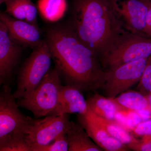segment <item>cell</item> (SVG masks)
I'll list each match as a JSON object with an SVG mask.
<instances>
[{
	"instance_id": "cell-22",
	"label": "cell",
	"mask_w": 151,
	"mask_h": 151,
	"mask_svg": "<svg viewBox=\"0 0 151 151\" xmlns=\"http://www.w3.org/2000/svg\"><path fill=\"white\" fill-rule=\"evenodd\" d=\"M68 144L67 134H63L46 145L38 147L33 151H67Z\"/></svg>"
},
{
	"instance_id": "cell-13",
	"label": "cell",
	"mask_w": 151,
	"mask_h": 151,
	"mask_svg": "<svg viewBox=\"0 0 151 151\" xmlns=\"http://www.w3.org/2000/svg\"><path fill=\"white\" fill-rule=\"evenodd\" d=\"M78 120L89 137L103 151H127L129 150L127 145L109 134L88 112L84 115H78Z\"/></svg>"
},
{
	"instance_id": "cell-4",
	"label": "cell",
	"mask_w": 151,
	"mask_h": 151,
	"mask_svg": "<svg viewBox=\"0 0 151 151\" xmlns=\"http://www.w3.org/2000/svg\"><path fill=\"white\" fill-rule=\"evenodd\" d=\"M52 59L45 39L40 47L33 50L20 68L16 90L13 93L15 99L26 96L35 89L50 69Z\"/></svg>"
},
{
	"instance_id": "cell-3",
	"label": "cell",
	"mask_w": 151,
	"mask_h": 151,
	"mask_svg": "<svg viewBox=\"0 0 151 151\" xmlns=\"http://www.w3.org/2000/svg\"><path fill=\"white\" fill-rule=\"evenodd\" d=\"M60 78L55 67L50 68L35 89L18 100V105L31 111L36 118L51 116L58 103Z\"/></svg>"
},
{
	"instance_id": "cell-28",
	"label": "cell",
	"mask_w": 151,
	"mask_h": 151,
	"mask_svg": "<svg viewBox=\"0 0 151 151\" xmlns=\"http://www.w3.org/2000/svg\"><path fill=\"white\" fill-rule=\"evenodd\" d=\"M147 1H151V0H147Z\"/></svg>"
},
{
	"instance_id": "cell-25",
	"label": "cell",
	"mask_w": 151,
	"mask_h": 151,
	"mask_svg": "<svg viewBox=\"0 0 151 151\" xmlns=\"http://www.w3.org/2000/svg\"><path fill=\"white\" fill-rule=\"evenodd\" d=\"M148 10L147 18V26H146V35L151 38V1H147Z\"/></svg>"
},
{
	"instance_id": "cell-11",
	"label": "cell",
	"mask_w": 151,
	"mask_h": 151,
	"mask_svg": "<svg viewBox=\"0 0 151 151\" xmlns=\"http://www.w3.org/2000/svg\"><path fill=\"white\" fill-rule=\"evenodd\" d=\"M0 21L6 27L11 38L23 47L35 49L44 42L38 25L18 19L5 12L0 14Z\"/></svg>"
},
{
	"instance_id": "cell-7",
	"label": "cell",
	"mask_w": 151,
	"mask_h": 151,
	"mask_svg": "<svg viewBox=\"0 0 151 151\" xmlns=\"http://www.w3.org/2000/svg\"><path fill=\"white\" fill-rule=\"evenodd\" d=\"M9 85H4L0 94V138L6 135H27L32 118L21 112Z\"/></svg>"
},
{
	"instance_id": "cell-23",
	"label": "cell",
	"mask_w": 151,
	"mask_h": 151,
	"mask_svg": "<svg viewBox=\"0 0 151 151\" xmlns=\"http://www.w3.org/2000/svg\"><path fill=\"white\" fill-rule=\"evenodd\" d=\"M129 150L134 151H151V134L142 137L141 140L127 145Z\"/></svg>"
},
{
	"instance_id": "cell-14",
	"label": "cell",
	"mask_w": 151,
	"mask_h": 151,
	"mask_svg": "<svg viewBox=\"0 0 151 151\" xmlns=\"http://www.w3.org/2000/svg\"><path fill=\"white\" fill-rule=\"evenodd\" d=\"M69 151H102L79 123L70 121L67 132Z\"/></svg>"
},
{
	"instance_id": "cell-21",
	"label": "cell",
	"mask_w": 151,
	"mask_h": 151,
	"mask_svg": "<svg viewBox=\"0 0 151 151\" xmlns=\"http://www.w3.org/2000/svg\"><path fill=\"white\" fill-rule=\"evenodd\" d=\"M137 89L146 96L151 94V55L148 58L145 68Z\"/></svg>"
},
{
	"instance_id": "cell-6",
	"label": "cell",
	"mask_w": 151,
	"mask_h": 151,
	"mask_svg": "<svg viewBox=\"0 0 151 151\" xmlns=\"http://www.w3.org/2000/svg\"><path fill=\"white\" fill-rule=\"evenodd\" d=\"M148 58L122 64L105 70L102 89L106 97L114 98L140 80Z\"/></svg>"
},
{
	"instance_id": "cell-17",
	"label": "cell",
	"mask_w": 151,
	"mask_h": 151,
	"mask_svg": "<svg viewBox=\"0 0 151 151\" xmlns=\"http://www.w3.org/2000/svg\"><path fill=\"white\" fill-rule=\"evenodd\" d=\"M111 99L120 108L134 111H151L147 97L138 91L128 90Z\"/></svg>"
},
{
	"instance_id": "cell-9",
	"label": "cell",
	"mask_w": 151,
	"mask_h": 151,
	"mask_svg": "<svg viewBox=\"0 0 151 151\" xmlns=\"http://www.w3.org/2000/svg\"><path fill=\"white\" fill-rule=\"evenodd\" d=\"M111 1L120 21H123L130 32L147 37L146 26L148 10L147 0Z\"/></svg>"
},
{
	"instance_id": "cell-8",
	"label": "cell",
	"mask_w": 151,
	"mask_h": 151,
	"mask_svg": "<svg viewBox=\"0 0 151 151\" xmlns=\"http://www.w3.org/2000/svg\"><path fill=\"white\" fill-rule=\"evenodd\" d=\"M70 122L68 114L49 116L43 119H33L27 137L31 151L67 134Z\"/></svg>"
},
{
	"instance_id": "cell-29",
	"label": "cell",
	"mask_w": 151,
	"mask_h": 151,
	"mask_svg": "<svg viewBox=\"0 0 151 151\" xmlns=\"http://www.w3.org/2000/svg\"><path fill=\"white\" fill-rule=\"evenodd\" d=\"M5 1H6V0H5Z\"/></svg>"
},
{
	"instance_id": "cell-1",
	"label": "cell",
	"mask_w": 151,
	"mask_h": 151,
	"mask_svg": "<svg viewBox=\"0 0 151 151\" xmlns=\"http://www.w3.org/2000/svg\"><path fill=\"white\" fill-rule=\"evenodd\" d=\"M45 32L55 68L67 84L82 92L102 89L105 70L100 58L66 22L50 25Z\"/></svg>"
},
{
	"instance_id": "cell-18",
	"label": "cell",
	"mask_w": 151,
	"mask_h": 151,
	"mask_svg": "<svg viewBox=\"0 0 151 151\" xmlns=\"http://www.w3.org/2000/svg\"><path fill=\"white\" fill-rule=\"evenodd\" d=\"M90 116L107 132L124 145H127L130 143L138 141L130 132L117 123L115 120H109L94 114L89 110L88 111Z\"/></svg>"
},
{
	"instance_id": "cell-26",
	"label": "cell",
	"mask_w": 151,
	"mask_h": 151,
	"mask_svg": "<svg viewBox=\"0 0 151 151\" xmlns=\"http://www.w3.org/2000/svg\"><path fill=\"white\" fill-rule=\"evenodd\" d=\"M147 97L149 103H150V105L151 107V94H150V95H148Z\"/></svg>"
},
{
	"instance_id": "cell-20",
	"label": "cell",
	"mask_w": 151,
	"mask_h": 151,
	"mask_svg": "<svg viewBox=\"0 0 151 151\" xmlns=\"http://www.w3.org/2000/svg\"><path fill=\"white\" fill-rule=\"evenodd\" d=\"M27 135L10 134L0 138L1 151H31Z\"/></svg>"
},
{
	"instance_id": "cell-19",
	"label": "cell",
	"mask_w": 151,
	"mask_h": 151,
	"mask_svg": "<svg viewBox=\"0 0 151 151\" xmlns=\"http://www.w3.org/2000/svg\"><path fill=\"white\" fill-rule=\"evenodd\" d=\"M38 8L45 19L55 22L65 14L67 2L66 0H39Z\"/></svg>"
},
{
	"instance_id": "cell-5",
	"label": "cell",
	"mask_w": 151,
	"mask_h": 151,
	"mask_svg": "<svg viewBox=\"0 0 151 151\" xmlns=\"http://www.w3.org/2000/svg\"><path fill=\"white\" fill-rule=\"evenodd\" d=\"M151 55V38L126 32L123 34L102 60V65L108 69Z\"/></svg>"
},
{
	"instance_id": "cell-16",
	"label": "cell",
	"mask_w": 151,
	"mask_h": 151,
	"mask_svg": "<svg viewBox=\"0 0 151 151\" xmlns=\"http://www.w3.org/2000/svg\"><path fill=\"white\" fill-rule=\"evenodd\" d=\"M88 108L97 116L109 120H115L119 108L111 98L95 93L87 100Z\"/></svg>"
},
{
	"instance_id": "cell-12",
	"label": "cell",
	"mask_w": 151,
	"mask_h": 151,
	"mask_svg": "<svg viewBox=\"0 0 151 151\" xmlns=\"http://www.w3.org/2000/svg\"><path fill=\"white\" fill-rule=\"evenodd\" d=\"M88 111L87 100L82 91L70 84L60 85L58 103L51 116L66 114L82 115L86 114Z\"/></svg>"
},
{
	"instance_id": "cell-2",
	"label": "cell",
	"mask_w": 151,
	"mask_h": 151,
	"mask_svg": "<svg viewBox=\"0 0 151 151\" xmlns=\"http://www.w3.org/2000/svg\"><path fill=\"white\" fill-rule=\"evenodd\" d=\"M66 23L101 61L126 32L111 0H73Z\"/></svg>"
},
{
	"instance_id": "cell-15",
	"label": "cell",
	"mask_w": 151,
	"mask_h": 151,
	"mask_svg": "<svg viewBox=\"0 0 151 151\" xmlns=\"http://www.w3.org/2000/svg\"><path fill=\"white\" fill-rule=\"evenodd\" d=\"M5 12L18 19L37 25V9L31 0H6Z\"/></svg>"
},
{
	"instance_id": "cell-24",
	"label": "cell",
	"mask_w": 151,
	"mask_h": 151,
	"mask_svg": "<svg viewBox=\"0 0 151 151\" xmlns=\"http://www.w3.org/2000/svg\"><path fill=\"white\" fill-rule=\"evenodd\" d=\"M131 132L134 135L141 137L151 134V119L141 122L134 127Z\"/></svg>"
},
{
	"instance_id": "cell-27",
	"label": "cell",
	"mask_w": 151,
	"mask_h": 151,
	"mask_svg": "<svg viewBox=\"0 0 151 151\" xmlns=\"http://www.w3.org/2000/svg\"><path fill=\"white\" fill-rule=\"evenodd\" d=\"M5 1V0H0V3H1V4L4 3Z\"/></svg>"
},
{
	"instance_id": "cell-10",
	"label": "cell",
	"mask_w": 151,
	"mask_h": 151,
	"mask_svg": "<svg viewBox=\"0 0 151 151\" xmlns=\"http://www.w3.org/2000/svg\"><path fill=\"white\" fill-rule=\"evenodd\" d=\"M23 47L10 37L7 28L0 21V84L9 85L20 60Z\"/></svg>"
}]
</instances>
